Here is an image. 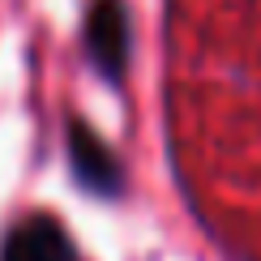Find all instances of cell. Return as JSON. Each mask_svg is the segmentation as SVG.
<instances>
[{
	"label": "cell",
	"instance_id": "1",
	"mask_svg": "<svg viewBox=\"0 0 261 261\" xmlns=\"http://www.w3.org/2000/svg\"><path fill=\"white\" fill-rule=\"evenodd\" d=\"M86 56L112 86H120L124 64H128V9H124V0H90Z\"/></svg>",
	"mask_w": 261,
	"mask_h": 261
},
{
	"label": "cell",
	"instance_id": "2",
	"mask_svg": "<svg viewBox=\"0 0 261 261\" xmlns=\"http://www.w3.org/2000/svg\"><path fill=\"white\" fill-rule=\"evenodd\" d=\"M69 163H73V176L82 180V189L99 193V197H120L124 167L107 150V141L94 137V128L86 120H69Z\"/></svg>",
	"mask_w": 261,
	"mask_h": 261
},
{
	"label": "cell",
	"instance_id": "3",
	"mask_svg": "<svg viewBox=\"0 0 261 261\" xmlns=\"http://www.w3.org/2000/svg\"><path fill=\"white\" fill-rule=\"evenodd\" d=\"M0 261H77V248L51 214H30L9 227Z\"/></svg>",
	"mask_w": 261,
	"mask_h": 261
}]
</instances>
